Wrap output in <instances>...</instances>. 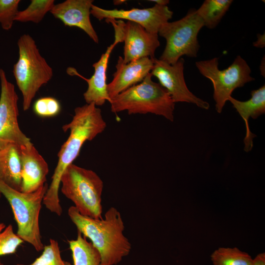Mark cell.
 Segmentation results:
<instances>
[{"label": "cell", "instance_id": "6da1fadb", "mask_svg": "<svg viewBox=\"0 0 265 265\" xmlns=\"http://www.w3.org/2000/svg\"><path fill=\"white\" fill-rule=\"evenodd\" d=\"M106 127L101 110L94 103L75 108L72 121L62 127L64 132L70 131V135L57 154V164L43 200V204L52 212L58 216L62 213L58 191L61 177L65 169L78 157L84 142L93 140Z\"/></svg>", "mask_w": 265, "mask_h": 265}, {"label": "cell", "instance_id": "7a4b0ae2", "mask_svg": "<svg viewBox=\"0 0 265 265\" xmlns=\"http://www.w3.org/2000/svg\"><path fill=\"white\" fill-rule=\"evenodd\" d=\"M68 214L78 232L88 238L98 251L101 257L100 265H117L129 254L131 244L123 234L124 222L115 208H110L104 219L83 215L74 206L69 208Z\"/></svg>", "mask_w": 265, "mask_h": 265}, {"label": "cell", "instance_id": "3957f363", "mask_svg": "<svg viewBox=\"0 0 265 265\" xmlns=\"http://www.w3.org/2000/svg\"><path fill=\"white\" fill-rule=\"evenodd\" d=\"M150 73L139 84L133 85L111 99V110H124L129 114H155L174 120L175 103L168 91L153 81Z\"/></svg>", "mask_w": 265, "mask_h": 265}, {"label": "cell", "instance_id": "277c9868", "mask_svg": "<svg viewBox=\"0 0 265 265\" xmlns=\"http://www.w3.org/2000/svg\"><path fill=\"white\" fill-rule=\"evenodd\" d=\"M17 45L19 59L13 65V73L23 95V109L26 111L39 89L52 78L53 70L30 35L23 34Z\"/></svg>", "mask_w": 265, "mask_h": 265}, {"label": "cell", "instance_id": "5b68a950", "mask_svg": "<svg viewBox=\"0 0 265 265\" xmlns=\"http://www.w3.org/2000/svg\"><path fill=\"white\" fill-rule=\"evenodd\" d=\"M61 191L82 215L102 219L103 182L93 170L73 163L67 167L60 180Z\"/></svg>", "mask_w": 265, "mask_h": 265}, {"label": "cell", "instance_id": "8992f818", "mask_svg": "<svg viewBox=\"0 0 265 265\" xmlns=\"http://www.w3.org/2000/svg\"><path fill=\"white\" fill-rule=\"evenodd\" d=\"M45 183L36 191L24 193L16 190L0 180V193L10 205L17 224V235L40 252L44 245L39 228V214L44 197L48 190Z\"/></svg>", "mask_w": 265, "mask_h": 265}, {"label": "cell", "instance_id": "52a82bcc", "mask_svg": "<svg viewBox=\"0 0 265 265\" xmlns=\"http://www.w3.org/2000/svg\"><path fill=\"white\" fill-rule=\"evenodd\" d=\"M204 26L195 9L179 20L164 24L158 34L165 39L166 45L159 59L172 65L183 55L196 58L200 48L197 36Z\"/></svg>", "mask_w": 265, "mask_h": 265}, {"label": "cell", "instance_id": "ba28073f", "mask_svg": "<svg viewBox=\"0 0 265 265\" xmlns=\"http://www.w3.org/2000/svg\"><path fill=\"white\" fill-rule=\"evenodd\" d=\"M195 65L200 73L209 79L213 84V97L215 109L219 113L222 112L235 89L255 80L250 75L249 66L240 55H238L233 63L223 70L218 68V57L197 61Z\"/></svg>", "mask_w": 265, "mask_h": 265}, {"label": "cell", "instance_id": "9c48e42d", "mask_svg": "<svg viewBox=\"0 0 265 265\" xmlns=\"http://www.w3.org/2000/svg\"><path fill=\"white\" fill-rule=\"evenodd\" d=\"M105 21L112 25L114 39L125 43L123 57L125 63L143 57L155 58V51L160 46L158 34L150 33L133 22L112 19Z\"/></svg>", "mask_w": 265, "mask_h": 265}, {"label": "cell", "instance_id": "30bf717a", "mask_svg": "<svg viewBox=\"0 0 265 265\" xmlns=\"http://www.w3.org/2000/svg\"><path fill=\"white\" fill-rule=\"evenodd\" d=\"M0 149L10 143L29 146L32 143L20 130L18 122V96L15 86L8 81L4 70L0 69Z\"/></svg>", "mask_w": 265, "mask_h": 265}, {"label": "cell", "instance_id": "8fae6325", "mask_svg": "<svg viewBox=\"0 0 265 265\" xmlns=\"http://www.w3.org/2000/svg\"><path fill=\"white\" fill-rule=\"evenodd\" d=\"M153 60L154 65L150 73L168 91L174 103L187 102L203 109L209 108L210 105L208 102L194 95L187 88L184 76L185 60L183 58H180L172 65L155 57Z\"/></svg>", "mask_w": 265, "mask_h": 265}, {"label": "cell", "instance_id": "7c38bea8", "mask_svg": "<svg viewBox=\"0 0 265 265\" xmlns=\"http://www.w3.org/2000/svg\"><path fill=\"white\" fill-rule=\"evenodd\" d=\"M90 14L99 21L112 19L126 20L138 24L148 32L158 34L160 27L172 17L173 12L167 6L155 4L147 8L105 9L92 5Z\"/></svg>", "mask_w": 265, "mask_h": 265}, {"label": "cell", "instance_id": "4fadbf2b", "mask_svg": "<svg viewBox=\"0 0 265 265\" xmlns=\"http://www.w3.org/2000/svg\"><path fill=\"white\" fill-rule=\"evenodd\" d=\"M153 59L143 57L125 63L123 57L119 56L113 79L107 84V90L110 98L141 82L151 72L154 65Z\"/></svg>", "mask_w": 265, "mask_h": 265}, {"label": "cell", "instance_id": "5bb4252c", "mask_svg": "<svg viewBox=\"0 0 265 265\" xmlns=\"http://www.w3.org/2000/svg\"><path fill=\"white\" fill-rule=\"evenodd\" d=\"M93 2V0H66L54 4L50 12L65 26L81 29L95 43H98V36L90 18Z\"/></svg>", "mask_w": 265, "mask_h": 265}, {"label": "cell", "instance_id": "9a60e30c", "mask_svg": "<svg viewBox=\"0 0 265 265\" xmlns=\"http://www.w3.org/2000/svg\"><path fill=\"white\" fill-rule=\"evenodd\" d=\"M119 43L120 42L118 40L114 39V42L107 48L99 60L93 64L94 73L89 79H86L80 75L74 68H67L68 74L78 76L87 82V89L83 93V97L86 104L94 103L96 106H101L106 101L110 103L111 99L107 90L106 70L110 54Z\"/></svg>", "mask_w": 265, "mask_h": 265}, {"label": "cell", "instance_id": "2e32d148", "mask_svg": "<svg viewBox=\"0 0 265 265\" xmlns=\"http://www.w3.org/2000/svg\"><path fill=\"white\" fill-rule=\"evenodd\" d=\"M21 192L30 193L37 190L46 182L48 165L34 146L20 145Z\"/></svg>", "mask_w": 265, "mask_h": 265}, {"label": "cell", "instance_id": "e0dca14e", "mask_svg": "<svg viewBox=\"0 0 265 265\" xmlns=\"http://www.w3.org/2000/svg\"><path fill=\"white\" fill-rule=\"evenodd\" d=\"M251 97L246 101H238L232 96L229 101L245 122L246 135L244 138L245 152L251 150L253 146V139L256 135L250 130L248 120L250 117L256 119L265 113V85L251 92Z\"/></svg>", "mask_w": 265, "mask_h": 265}, {"label": "cell", "instance_id": "ac0fdd59", "mask_svg": "<svg viewBox=\"0 0 265 265\" xmlns=\"http://www.w3.org/2000/svg\"><path fill=\"white\" fill-rule=\"evenodd\" d=\"M0 180L12 188L21 191L20 146L10 143L0 149Z\"/></svg>", "mask_w": 265, "mask_h": 265}, {"label": "cell", "instance_id": "d6986e66", "mask_svg": "<svg viewBox=\"0 0 265 265\" xmlns=\"http://www.w3.org/2000/svg\"><path fill=\"white\" fill-rule=\"evenodd\" d=\"M74 265H100V255L91 242L78 232L76 239L68 240Z\"/></svg>", "mask_w": 265, "mask_h": 265}, {"label": "cell", "instance_id": "ffe728a7", "mask_svg": "<svg viewBox=\"0 0 265 265\" xmlns=\"http://www.w3.org/2000/svg\"><path fill=\"white\" fill-rule=\"evenodd\" d=\"M232 0H206L196 10L203 21L204 26L210 29L215 28L228 11Z\"/></svg>", "mask_w": 265, "mask_h": 265}, {"label": "cell", "instance_id": "44dd1931", "mask_svg": "<svg viewBox=\"0 0 265 265\" xmlns=\"http://www.w3.org/2000/svg\"><path fill=\"white\" fill-rule=\"evenodd\" d=\"M213 265H251L252 259L238 248L220 247L211 255Z\"/></svg>", "mask_w": 265, "mask_h": 265}, {"label": "cell", "instance_id": "7402d4cb", "mask_svg": "<svg viewBox=\"0 0 265 265\" xmlns=\"http://www.w3.org/2000/svg\"><path fill=\"white\" fill-rule=\"evenodd\" d=\"M54 5V0H31L26 9L18 12L15 21L38 24L43 20L47 13L50 12Z\"/></svg>", "mask_w": 265, "mask_h": 265}, {"label": "cell", "instance_id": "603a6c76", "mask_svg": "<svg viewBox=\"0 0 265 265\" xmlns=\"http://www.w3.org/2000/svg\"><path fill=\"white\" fill-rule=\"evenodd\" d=\"M16 265H72L65 261L61 257L60 250L57 240L51 238L48 245L44 247L42 253L31 264L24 265L18 264Z\"/></svg>", "mask_w": 265, "mask_h": 265}, {"label": "cell", "instance_id": "cb8c5ba5", "mask_svg": "<svg viewBox=\"0 0 265 265\" xmlns=\"http://www.w3.org/2000/svg\"><path fill=\"white\" fill-rule=\"evenodd\" d=\"M24 241L14 232L11 224L0 222V256L14 254Z\"/></svg>", "mask_w": 265, "mask_h": 265}, {"label": "cell", "instance_id": "d4e9b609", "mask_svg": "<svg viewBox=\"0 0 265 265\" xmlns=\"http://www.w3.org/2000/svg\"><path fill=\"white\" fill-rule=\"evenodd\" d=\"M33 110L41 117H52L58 115L61 110L59 101L52 97H45L38 99L34 103Z\"/></svg>", "mask_w": 265, "mask_h": 265}, {"label": "cell", "instance_id": "484cf974", "mask_svg": "<svg viewBox=\"0 0 265 265\" xmlns=\"http://www.w3.org/2000/svg\"><path fill=\"white\" fill-rule=\"evenodd\" d=\"M20 0H0V24L6 30L10 29L15 21Z\"/></svg>", "mask_w": 265, "mask_h": 265}, {"label": "cell", "instance_id": "4316f807", "mask_svg": "<svg viewBox=\"0 0 265 265\" xmlns=\"http://www.w3.org/2000/svg\"><path fill=\"white\" fill-rule=\"evenodd\" d=\"M251 265H265V254L263 253L258 254L252 260Z\"/></svg>", "mask_w": 265, "mask_h": 265}, {"label": "cell", "instance_id": "83f0119b", "mask_svg": "<svg viewBox=\"0 0 265 265\" xmlns=\"http://www.w3.org/2000/svg\"><path fill=\"white\" fill-rule=\"evenodd\" d=\"M253 46L260 48H263L265 46V33L263 34H257V40L253 43Z\"/></svg>", "mask_w": 265, "mask_h": 265}, {"label": "cell", "instance_id": "f1b7e54d", "mask_svg": "<svg viewBox=\"0 0 265 265\" xmlns=\"http://www.w3.org/2000/svg\"><path fill=\"white\" fill-rule=\"evenodd\" d=\"M149 1L154 2L156 4L162 6L167 5L169 3V0H150Z\"/></svg>", "mask_w": 265, "mask_h": 265}, {"label": "cell", "instance_id": "f546056e", "mask_svg": "<svg viewBox=\"0 0 265 265\" xmlns=\"http://www.w3.org/2000/svg\"><path fill=\"white\" fill-rule=\"evenodd\" d=\"M125 1H126V0H114L113 3L115 5H119V4H121L124 3Z\"/></svg>", "mask_w": 265, "mask_h": 265}, {"label": "cell", "instance_id": "4dcf8cb0", "mask_svg": "<svg viewBox=\"0 0 265 265\" xmlns=\"http://www.w3.org/2000/svg\"><path fill=\"white\" fill-rule=\"evenodd\" d=\"M0 265H3V264L2 263L0 259Z\"/></svg>", "mask_w": 265, "mask_h": 265}]
</instances>
